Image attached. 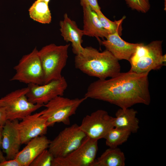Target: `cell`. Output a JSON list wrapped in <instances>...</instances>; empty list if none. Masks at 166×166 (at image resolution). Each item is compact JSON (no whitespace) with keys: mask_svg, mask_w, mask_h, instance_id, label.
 <instances>
[{"mask_svg":"<svg viewBox=\"0 0 166 166\" xmlns=\"http://www.w3.org/2000/svg\"><path fill=\"white\" fill-rule=\"evenodd\" d=\"M148 74L129 70L108 79H98L89 85L84 97L107 102L122 109L137 104L148 105L151 101Z\"/></svg>","mask_w":166,"mask_h":166,"instance_id":"cell-1","label":"cell"},{"mask_svg":"<svg viewBox=\"0 0 166 166\" xmlns=\"http://www.w3.org/2000/svg\"><path fill=\"white\" fill-rule=\"evenodd\" d=\"M75 68L83 73L99 79L113 77L121 73V67L118 60L105 49L100 52L91 46L84 48L74 58Z\"/></svg>","mask_w":166,"mask_h":166,"instance_id":"cell-2","label":"cell"},{"mask_svg":"<svg viewBox=\"0 0 166 166\" xmlns=\"http://www.w3.org/2000/svg\"><path fill=\"white\" fill-rule=\"evenodd\" d=\"M162 41H154L147 45L138 46L128 61L130 70L137 73H149L166 65V54L163 55Z\"/></svg>","mask_w":166,"mask_h":166,"instance_id":"cell-3","label":"cell"},{"mask_svg":"<svg viewBox=\"0 0 166 166\" xmlns=\"http://www.w3.org/2000/svg\"><path fill=\"white\" fill-rule=\"evenodd\" d=\"M69 44L57 45L52 43L38 50L44 74V84L61 78L68 57Z\"/></svg>","mask_w":166,"mask_h":166,"instance_id":"cell-4","label":"cell"},{"mask_svg":"<svg viewBox=\"0 0 166 166\" xmlns=\"http://www.w3.org/2000/svg\"><path fill=\"white\" fill-rule=\"evenodd\" d=\"M87 98L70 99L58 96L53 99L43 106L45 109L41 111V116L47 120L49 126L57 123L70 124V117L76 113L80 105Z\"/></svg>","mask_w":166,"mask_h":166,"instance_id":"cell-5","label":"cell"},{"mask_svg":"<svg viewBox=\"0 0 166 166\" xmlns=\"http://www.w3.org/2000/svg\"><path fill=\"white\" fill-rule=\"evenodd\" d=\"M28 90V86L17 89L0 98V107L4 108L7 120L22 119L43 106L29 101L26 96Z\"/></svg>","mask_w":166,"mask_h":166,"instance_id":"cell-6","label":"cell"},{"mask_svg":"<svg viewBox=\"0 0 166 166\" xmlns=\"http://www.w3.org/2000/svg\"><path fill=\"white\" fill-rule=\"evenodd\" d=\"M14 69L15 73L10 80L28 85L44 84V74L38 50L35 47L30 53L24 55Z\"/></svg>","mask_w":166,"mask_h":166,"instance_id":"cell-7","label":"cell"},{"mask_svg":"<svg viewBox=\"0 0 166 166\" xmlns=\"http://www.w3.org/2000/svg\"><path fill=\"white\" fill-rule=\"evenodd\" d=\"M86 137L76 124L65 128L52 140L48 150L54 158L64 157L76 149Z\"/></svg>","mask_w":166,"mask_h":166,"instance_id":"cell-8","label":"cell"},{"mask_svg":"<svg viewBox=\"0 0 166 166\" xmlns=\"http://www.w3.org/2000/svg\"><path fill=\"white\" fill-rule=\"evenodd\" d=\"M98 150V140L86 136L78 147L66 156L54 158L52 166H92Z\"/></svg>","mask_w":166,"mask_h":166,"instance_id":"cell-9","label":"cell"},{"mask_svg":"<svg viewBox=\"0 0 166 166\" xmlns=\"http://www.w3.org/2000/svg\"><path fill=\"white\" fill-rule=\"evenodd\" d=\"M114 120L106 111L99 109L84 117L79 126L86 136L98 141L114 127Z\"/></svg>","mask_w":166,"mask_h":166,"instance_id":"cell-10","label":"cell"},{"mask_svg":"<svg viewBox=\"0 0 166 166\" xmlns=\"http://www.w3.org/2000/svg\"><path fill=\"white\" fill-rule=\"evenodd\" d=\"M26 96L29 101L34 104L44 105L58 96H63L66 89L67 82L63 76L43 85H28Z\"/></svg>","mask_w":166,"mask_h":166,"instance_id":"cell-11","label":"cell"},{"mask_svg":"<svg viewBox=\"0 0 166 166\" xmlns=\"http://www.w3.org/2000/svg\"><path fill=\"white\" fill-rule=\"evenodd\" d=\"M18 123L22 144L27 143L32 139L44 135L49 127L46 120L41 116V112L27 115Z\"/></svg>","mask_w":166,"mask_h":166,"instance_id":"cell-12","label":"cell"},{"mask_svg":"<svg viewBox=\"0 0 166 166\" xmlns=\"http://www.w3.org/2000/svg\"><path fill=\"white\" fill-rule=\"evenodd\" d=\"M18 120H7L3 127L2 149L6 160L15 158L22 144Z\"/></svg>","mask_w":166,"mask_h":166,"instance_id":"cell-13","label":"cell"},{"mask_svg":"<svg viewBox=\"0 0 166 166\" xmlns=\"http://www.w3.org/2000/svg\"><path fill=\"white\" fill-rule=\"evenodd\" d=\"M118 32L109 34L106 40L101 41V44L118 60L129 61L137 47L141 43L127 42L120 37Z\"/></svg>","mask_w":166,"mask_h":166,"instance_id":"cell-14","label":"cell"},{"mask_svg":"<svg viewBox=\"0 0 166 166\" xmlns=\"http://www.w3.org/2000/svg\"><path fill=\"white\" fill-rule=\"evenodd\" d=\"M60 31L64 40L72 44V51L76 55L81 52L84 48L82 46V30L77 26L75 22L70 19L67 13L64 15V19L60 22Z\"/></svg>","mask_w":166,"mask_h":166,"instance_id":"cell-15","label":"cell"},{"mask_svg":"<svg viewBox=\"0 0 166 166\" xmlns=\"http://www.w3.org/2000/svg\"><path fill=\"white\" fill-rule=\"evenodd\" d=\"M50 141L44 135L35 137L30 140L17 155L15 158L22 166H29L42 152L48 148Z\"/></svg>","mask_w":166,"mask_h":166,"instance_id":"cell-16","label":"cell"},{"mask_svg":"<svg viewBox=\"0 0 166 166\" xmlns=\"http://www.w3.org/2000/svg\"><path fill=\"white\" fill-rule=\"evenodd\" d=\"M84 35L96 37L101 42L100 38H106L108 34L102 27L97 13L88 6H83Z\"/></svg>","mask_w":166,"mask_h":166,"instance_id":"cell-17","label":"cell"},{"mask_svg":"<svg viewBox=\"0 0 166 166\" xmlns=\"http://www.w3.org/2000/svg\"><path fill=\"white\" fill-rule=\"evenodd\" d=\"M137 113L132 108H120L115 113L114 127L127 130L131 133H136L139 128V121L136 117Z\"/></svg>","mask_w":166,"mask_h":166,"instance_id":"cell-18","label":"cell"},{"mask_svg":"<svg viewBox=\"0 0 166 166\" xmlns=\"http://www.w3.org/2000/svg\"><path fill=\"white\" fill-rule=\"evenodd\" d=\"M125 161L124 154L120 149L109 148L95 160L92 166H124Z\"/></svg>","mask_w":166,"mask_h":166,"instance_id":"cell-19","label":"cell"},{"mask_svg":"<svg viewBox=\"0 0 166 166\" xmlns=\"http://www.w3.org/2000/svg\"><path fill=\"white\" fill-rule=\"evenodd\" d=\"M49 2L42 0H36L29 9L30 17L42 24H49L52 19Z\"/></svg>","mask_w":166,"mask_h":166,"instance_id":"cell-20","label":"cell"},{"mask_svg":"<svg viewBox=\"0 0 166 166\" xmlns=\"http://www.w3.org/2000/svg\"><path fill=\"white\" fill-rule=\"evenodd\" d=\"M131 134L128 131L114 127L108 132L104 139L106 145L109 148H116L126 142Z\"/></svg>","mask_w":166,"mask_h":166,"instance_id":"cell-21","label":"cell"},{"mask_svg":"<svg viewBox=\"0 0 166 166\" xmlns=\"http://www.w3.org/2000/svg\"><path fill=\"white\" fill-rule=\"evenodd\" d=\"M96 13L102 27L109 34H114L116 32H118L120 35L121 34L122 30L121 24L125 18V16L119 20L113 22L106 17L101 10Z\"/></svg>","mask_w":166,"mask_h":166,"instance_id":"cell-22","label":"cell"},{"mask_svg":"<svg viewBox=\"0 0 166 166\" xmlns=\"http://www.w3.org/2000/svg\"><path fill=\"white\" fill-rule=\"evenodd\" d=\"M54 157L48 149L39 154L31 162L30 166H52Z\"/></svg>","mask_w":166,"mask_h":166,"instance_id":"cell-23","label":"cell"},{"mask_svg":"<svg viewBox=\"0 0 166 166\" xmlns=\"http://www.w3.org/2000/svg\"><path fill=\"white\" fill-rule=\"evenodd\" d=\"M128 6L132 10L146 13L150 8L148 0H125Z\"/></svg>","mask_w":166,"mask_h":166,"instance_id":"cell-24","label":"cell"},{"mask_svg":"<svg viewBox=\"0 0 166 166\" xmlns=\"http://www.w3.org/2000/svg\"><path fill=\"white\" fill-rule=\"evenodd\" d=\"M80 4L82 7L89 6L96 12L101 10L97 0H80Z\"/></svg>","mask_w":166,"mask_h":166,"instance_id":"cell-25","label":"cell"},{"mask_svg":"<svg viewBox=\"0 0 166 166\" xmlns=\"http://www.w3.org/2000/svg\"><path fill=\"white\" fill-rule=\"evenodd\" d=\"M0 166H22L16 159L5 160L0 162Z\"/></svg>","mask_w":166,"mask_h":166,"instance_id":"cell-26","label":"cell"},{"mask_svg":"<svg viewBox=\"0 0 166 166\" xmlns=\"http://www.w3.org/2000/svg\"><path fill=\"white\" fill-rule=\"evenodd\" d=\"M7 120L4 108L0 107V125L3 126Z\"/></svg>","mask_w":166,"mask_h":166,"instance_id":"cell-27","label":"cell"},{"mask_svg":"<svg viewBox=\"0 0 166 166\" xmlns=\"http://www.w3.org/2000/svg\"><path fill=\"white\" fill-rule=\"evenodd\" d=\"M3 127V126L0 125V162H1L6 160V157L4 156L1 150Z\"/></svg>","mask_w":166,"mask_h":166,"instance_id":"cell-28","label":"cell"},{"mask_svg":"<svg viewBox=\"0 0 166 166\" xmlns=\"http://www.w3.org/2000/svg\"><path fill=\"white\" fill-rule=\"evenodd\" d=\"M48 2H49L50 0H42Z\"/></svg>","mask_w":166,"mask_h":166,"instance_id":"cell-29","label":"cell"}]
</instances>
